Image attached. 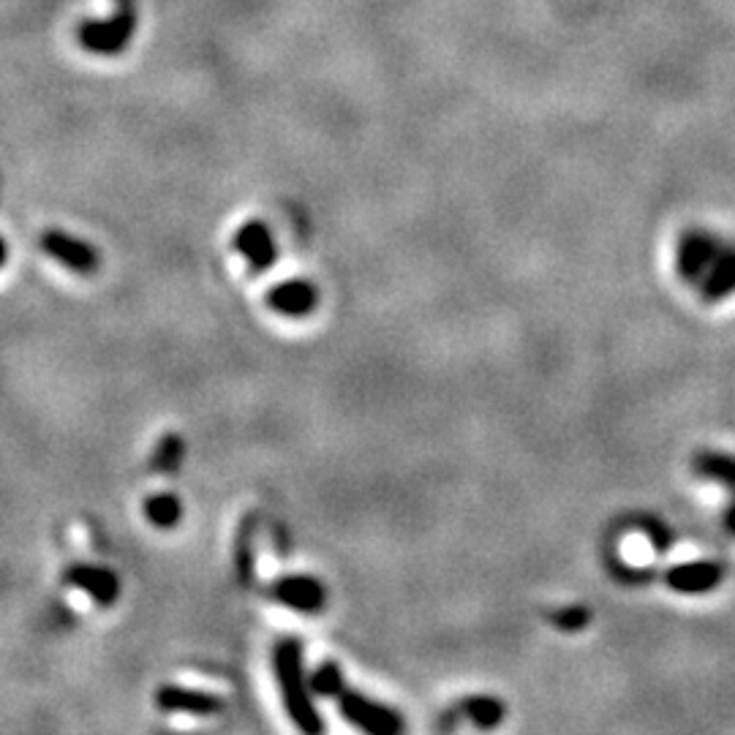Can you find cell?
I'll use <instances>...</instances> for the list:
<instances>
[{
	"label": "cell",
	"mask_w": 735,
	"mask_h": 735,
	"mask_svg": "<svg viewBox=\"0 0 735 735\" xmlns=\"http://www.w3.org/2000/svg\"><path fill=\"white\" fill-rule=\"evenodd\" d=\"M724 526H727L730 534H735V501L727 506V512H724Z\"/></svg>",
	"instance_id": "ffe728a7"
},
{
	"label": "cell",
	"mask_w": 735,
	"mask_h": 735,
	"mask_svg": "<svg viewBox=\"0 0 735 735\" xmlns=\"http://www.w3.org/2000/svg\"><path fill=\"white\" fill-rule=\"evenodd\" d=\"M183 452H185L183 439H180L177 433H167L156 444V452H152V471L158 474L177 471V466L183 463Z\"/></svg>",
	"instance_id": "2e32d148"
},
{
	"label": "cell",
	"mask_w": 735,
	"mask_h": 735,
	"mask_svg": "<svg viewBox=\"0 0 735 735\" xmlns=\"http://www.w3.org/2000/svg\"><path fill=\"white\" fill-rule=\"evenodd\" d=\"M237 575L240 580L248 583L254 575V555H250V531L243 526L237 537Z\"/></svg>",
	"instance_id": "d6986e66"
},
{
	"label": "cell",
	"mask_w": 735,
	"mask_h": 735,
	"mask_svg": "<svg viewBox=\"0 0 735 735\" xmlns=\"http://www.w3.org/2000/svg\"><path fill=\"white\" fill-rule=\"evenodd\" d=\"M234 245L254 272H265L275 265V243L270 237V229L261 221H248L240 226L234 234Z\"/></svg>",
	"instance_id": "ba28073f"
},
{
	"label": "cell",
	"mask_w": 735,
	"mask_h": 735,
	"mask_svg": "<svg viewBox=\"0 0 735 735\" xmlns=\"http://www.w3.org/2000/svg\"><path fill=\"white\" fill-rule=\"evenodd\" d=\"M308 684H310V689L316 691V695L335 697V691L341 689L346 681H343L341 667H338L335 662H324V664H319V670H316L314 675H310Z\"/></svg>",
	"instance_id": "e0dca14e"
},
{
	"label": "cell",
	"mask_w": 735,
	"mask_h": 735,
	"mask_svg": "<svg viewBox=\"0 0 735 735\" xmlns=\"http://www.w3.org/2000/svg\"><path fill=\"white\" fill-rule=\"evenodd\" d=\"M316 299H319V292H316L314 283L308 281H286L278 283L267 292V305L272 310L283 316H305L316 308Z\"/></svg>",
	"instance_id": "30bf717a"
},
{
	"label": "cell",
	"mask_w": 735,
	"mask_h": 735,
	"mask_svg": "<svg viewBox=\"0 0 735 735\" xmlns=\"http://www.w3.org/2000/svg\"><path fill=\"white\" fill-rule=\"evenodd\" d=\"M724 569L716 561H691L667 569L664 583L678 593H708L722 583Z\"/></svg>",
	"instance_id": "9c48e42d"
},
{
	"label": "cell",
	"mask_w": 735,
	"mask_h": 735,
	"mask_svg": "<svg viewBox=\"0 0 735 735\" xmlns=\"http://www.w3.org/2000/svg\"><path fill=\"white\" fill-rule=\"evenodd\" d=\"M691 468H695L697 477L708 479V482L724 485L727 490L735 493V457L727 452L716 450H700L691 457Z\"/></svg>",
	"instance_id": "4fadbf2b"
},
{
	"label": "cell",
	"mask_w": 735,
	"mask_h": 735,
	"mask_svg": "<svg viewBox=\"0 0 735 735\" xmlns=\"http://www.w3.org/2000/svg\"><path fill=\"white\" fill-rule=\"evenodd\" d=\"M71 583H74V588H79L82 593H87V597L101 604L114 602L120 593L118 575L101 569V566H79V569L71 572Z\"/></svg>",
	"instance_id": "7c38bea8"
},
{
	"label": "cell",
	"mask_w": 735,
	"mask_h": 735,
	"mask_svg": "<svg viewBox=\"0 0 735 735\" xmlns=\"http://www.w3.org/2000/svg\"><path fill=\"white\" fill-rule=\"evenodd\" d=\"M335 700H338V706H341L343 716H346L352 724H357L359 730H365V733L392 735L403 730L401 716H397L392 708L381 706V702H376V700H368V697L359 695V691L348 689L346 684L335 691Z\"/></svg>",
	"instance_id": "3957f363"
},
{
	"label": "cell",
	"mask_w": 735,
	"mask_h": 735,
	"mask_svg": "<svg viewBox=\"0 0 735 735\" xmlns=\"http://www.w3.org/2000/svg\"><path fill=\"white\" fill-rule=\"evenodd\" d=\"M463 713H466V716L471 719L477 727L490 730V727H495L501 719H504V706H501L495 697H485V695L466 697V700H463Z\"/></svg>",
	"instance_id": "9a60e30c"
},
{
	"label": "cell",
	"mask_w": 735,
	"mask_h": 735,
	"mask_svg": "<svg viewBox=\"0 0 735 735\" xmlns=\"http://www.w3.org/2000/svg\"><path fill=\"white\" fill-rule=\"evenodd\" d=\"M136 25H139V14H136V0H118L114 14L101 22H82L79 25V44L87 52L96 54H114L125 49V44L134 36Z\"/></svg>",
	"instance_id": "7a4b0ae2"
},
{
	"label": "cell",
	"mask_w": 735,
	"mask_h": 735,
	"mask_svg": "<svg viewBox=\"0 0 735 735\" xmlns=\"http://www.w3.org/2000/svg\"><path fill=\"white\" fill-rule=\"evenodd\" d=\"M588 621H591V613L580 604H572V608L561 610V613H553V624L564 632H580L586 629Z\"/></svg>",
	"instance_id": "ac0fdd59"
},
{
	"label": "cell",
	"mask_w": 735,
	"mask_h": 735,
	"mask_svg": "<svg viewBox=\"0 0 735 735\" xmlns=\"http://www.w3.org/2000/svg\"><path fill=\"white\" fill-rule=\"evenodd\" d=\"M145 515L156 528H172L183 517V504L172 493H156L145 501Z\"/></svg>",
	"instance_id": "5bb4252c"
},
{
	"label": "cell",
	"mask_w": 735,
	"mask_h": 735,
	"mask_svg": "<svg viewBox=\"0 0 735 735\" xmlns=\"http://www.w3.org/2000/svg\"><path fill=\"white\" fill-rule=\"evenodd\" d=\"M44 248L54 256L58 261H63L65 267L79 272H90L96 267V250L87 248L79 240L69 237L63 232H47L44 234Z\"/></svg>",
	"instance_id": "8fae6325"
},
{
	"label": "cell",
	"mask_w": 735,
	"mask_h": 735,
	"mask_svg": "<svg viewBox=\"0 0 735 735\" xmlns=\"http://www.w3.org/2000/svg\"><path fill=\"white\" fill-rule=\"evenodd\" d=\"M272 597L286 608L299 610V613H316L324 608V586L310 575H289L272 586Z\"/></svg>",
	"instance_id": "8992f818"
},
{
	"label": "cell",
	"mask_w": 735,
	"mask_h": 735,
	"mask_svg": "<svg viewBox=\"0 0 735 735\" xmlns=\"http://www.w3.org/2000/svg\"><path fill=\"white\" fill-rule=\"evenodd\" d=\"M695 289L706 303H722L730 294H735V243L724 240L722 248L716 250L706 275L697 281Z\"/></svg>",
	"instance_id": "5b68a950"
},
{
	"label": "cell",
	"mask_w": 735,
	"mask_h": 735,
	"mask_svg": "<svg viewBox=\"0 0 735 735\" xmlns=\"http://www.w3.org/2000/svg\"><path fill=\"white\" fill-rule=\"evenodd\" d=\"M724 240L716 232H708V229H686L678 237L675 245V272L681 275V281H686L689 286H697L702 275H706L708 265L713 261L716 250L722 248Z\"/></svg>",
	"instance_id": "277c9868"
},
{
	"label": "cell",
	"mask_w": 735,
	"mask_h": 735,
	"mask_svg": "<svg viewBox=\"0 0 735 735\" xmlns=\"http://www.w3.org/2000/svg\"><path fill=\"white\" fill-rule=\"evenodd\" d=\"M156 706L167 713H191V716H212L221 708V700L210 691L185 689V686H161L156 691Z\"/></svg>",
	"instance_id": "52a82bcc"
},
{
	"label": "cell",
	"mask_w": 735,
	"mask_h": 735,
	"mask_svg": "<svg viewBox=\"0 0 735 735\" xmlns=\"http://www.w3.org/2000/svg\"><path fill=\"white\" fill-rule=\"evenodd\" d=\"M275 662V678L281 686L283 706H286L289 719L297 724L303 733H321V719L316 713L314 700H310V684L303 670V642L297 637H286L272 651Z\"/></svg>",
	"instance_id": "6da1fadb"
}]
</instances>
